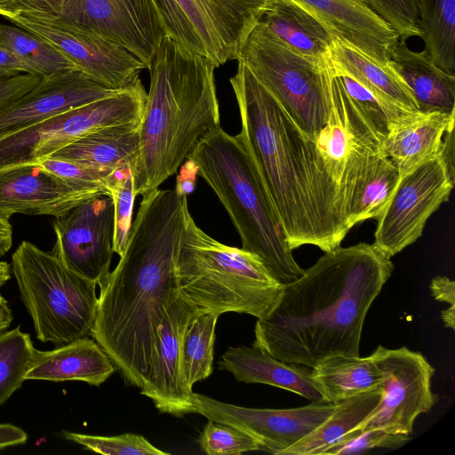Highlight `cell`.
<instances>
[{
	"mask_svg": "<svg viewBox=\"0 0 455 455\" xmlns=\"http://www.w3.org/2000/svg\"><path fill=\"white\" fill-rule=\"evenodd\" d=\"M455 114L411 112L393 124L382 140L381 154L401 176L441 154Z\"/></svg>",
	"mask_w": 455,
	"mask_h": 455,
	"instance_id": "cell-22",
	"label": "cell"
},
{
	"mask_svg": "<svg viewBox=\"0 0 455 455\" xmlns=\"http://www.w3.org/2000/svg\"><path fill=\"white\" fill-rule=\"evenodd\" d=\"M14 25L38 35L56 47L86 76L113 90L140 80L145 63L124 45L108 38L73 30L45 20L16 17Z\"/></svg>",
	"mask_w": 455,
	"mask_h": 455,
	"instance_id": "cell-16",
	"label": "cell"
},
{
	"mask_svg": "<svg viewBox=\"0 0 455 455\" xmlns=\"http://www.w3.org/2000/svg\"><path fill=\"white\" fill-rule=\"evenodd\" d=\"M441 318L445 327L455 329V306H450L448 308L441 311Z\"/></svg>",
	"mask_w": 455,
	"mask_h": 455,
	"instance_id": "cell-49",
	"label": "cell"
},
{
	"mask_svg": "<svg viewBox=\"0 0 455 455\" xmlns=\"http://www.w3.org/2000/svg\"><path fill=\"white\" fill-rule=\"evenodd\" d=\"M52 252L79 275L100 285L109 273L114 253V206L99 195L54 218Z\"/></svg>",
	"mask_w": 455,
	"mask_h": 455,
	"instance_id": "cell-14",
	"label": "cell"
},
{
	"mask_svg": "<svg viewBox=\"0 0 455 455\" xmlns=\"http://www.w3.org/2000/svg\"><path fill=\"white\" fill-rule=\"evenodd\" d=\"M116 370L114 363L98 342L86 336L57 346L52 350L36 349L25 379L80 380L100 386Z\"/></svg>",
	"mask_w": 455,
	"mask_h": 455,
	"instance_id": "cell-24",
	"label": "cell"
},
{
	"mask_svg": "<svg viewBox=\"0 0 455 455\" xmlns=\"http://www.w3.org/2000/svg\"><path fill=\"white\" fill-rule=\"evenodd\" d=\"M230 84L241 132L290 248L315 245L324 252L346 236L320 184L306 137L271 92L238 61Z\"/></svg>",
	"mask_w": 455,
	"mask_h": 455,
	"instance_id": "cell-3",
	"label": "cell"
},
{
	"mask_svg": "<svg viewBox=\"0 0 455 455\" xmlns=\"http://www.w3.org/2000/svg\"><path fill=\"white\" fill-rule=\"evenodd\" d=\"M10 265L41 342L57 347L91 334L98 307L96 283L28 241L19 244Z\"/></svg>",
	"mask_w": 455,
	"mask_h": 455,
	"instance_id": "cell-8",
	"label": "cell"
},
{
	"mask_svg": "<svg viewBox=\"0 0 455 455\" xmlns=\"http://www.w3.org/2000/svg\"><path fill=\"white\" fill-rule=\"evenodd\" d=\"M28 74L23 63L0 43V76H12Z\"/></svg>",
	"mask_w": 455,
	"mask_h": 455,
	"instance_id": "cell-46",
	"label": "cell"
},
{
	"mask_svg": "<svg viewBox=\"0 0 455 455\" xmlns=\"http://www.w3.org/2000/svg\"><path fill=\"white\" fill-rule=\"evenodd\" d=\"M409 436L380 428L353 430L331 445L323 454H353L374 448H397L405 444L410 439Z\"/></svg>",
	"mask_w": 455,
	"mask_h": 455,
	"instance_id": "cell-41",
	"label": "cell"
},
{
	"mask_svg": "<svg viewBox=\"0 0 455 455\" xmlns=\"http://www.w3.org/2000/svg\"><path fill=\"white\" fill-rule=\"evenodd\" d=\"M176 276L178 293L196 314H248L265 317L283 285L262 259L243 248L226 245L203 231L188 211L181 234Z\"/></svg>",
	"mask_w": 455,
	"mask_h": 455,
	"instance_id": "cell-6",
	"label": "cell"
},
{
	"mask_svg": "<svg viewBox=\"0 0 455 455\" xmlns=\"http://www.w3.org/2000/svg\"><path fill=\"white\" fill-rule=\"evenodd\" d=\"M315 17L332 35L372 60L390 63L399 36L365 0H292Z\"/></svg>",
	"mask_w": 455,
	"mask_h": 455,
	"instance_id": "cell-21",
	"label": "cell"
},
{
	"mask_svg": "<svg viewBox=\"0 0 455 455\" xmlns=\"http://www.w3.org/2000/svg\"><path fill=\"white\" fill-rule=\"evenodd\" d=\"M108 196L114 206L113 250L121 257L128 241L134 200L137 196L131 166L113 174L108 183Z\"/></svg>",
	"mask_w": 455,
	"mask_h": 455,
	"instance_id": "cell-36",
	"label": "cell"
},
{
	"mask_svg": "<svg viewBox=\"0 0 455 455\" xmlns=\"http://www.w3.org/2000/svg\"><path fill=\"white\" fill-rule=\"evenodd\" d=\"M13 319V315L7 300L0 292V332L5 331Z\"/></svg>",
	"mask_w": 455,
	"mask_h": 455,
	"instance_id": "cell-48",
	"label": "cell"
},
{
	"mask_svg": "<svg viewBox=\"0 0 455 455\" xmlns=\"http://www.w3.org/2000/svg\"><path fill=\"white\" fill-rule=\"evenodd\" d=\"M275 0H176L217 67L237 60L255 25Z\"/></svg>",
	"mask_w": 455,
	"mask_h": 455,
	"instance_id": "cell-18",
	"label": "cell"
},
{
	"mask_svg": "<svg viewBox=\"0 0 455 455\" xmlns=\"http://www.w3.org/2000/svg\"><path fill=\"white\" fill-rule=\"evenodd\" d=\"M11 265L0 260V288L11 278Z\"/></svg>",
	"mask_w": 455,
	"mask_h": 455,
	"instance_id": "cell-50",
	"label": "cell"
},
{
	"mask_svg": "<svg viewBox=\"0 0 455 455\" xmlns=\"http://www.w3.org/2000/svg\"><path fill=\"white\" fill-rule=\"evenodd\" d=\"M63 436L87 450L105 455H168L169 452L150 443L144 436L125 433L103 436L63 431Z\"/></svg>",
	"mask_w": 455,
	"mask_h": 455,
	"instance_id": "cell-37",
	"label": "cell"
},
{
	"mask_svg": "<svg viewBox=\"0 0 455 455\" xmlns=\"http://www.w3.org/2000/svg\"><path fill=\"white\" fill-rule=\"evenodd\" d=\"M390 64L410 89L419 112L455 114V76L435 65L425 50L413 52L399 38L391 50Z\"/></svg>",
	"mask_w": 455,
	"mask_h": 455,
	"instance_id": "cell-25",
	"label": "cell"
},
{
	"mask_svg": "<svg viewBox=\"0 0 455 455\" xmlns=\"http://www.w3.org/2000/svg\"><path fill=\"white\" fill-rule=\"evenodd\" d=\"M328 403H338L381 387L384 373L372 356L337 355L312 368Z\"/></svg>",
	"mask_w": 455,
	"mask_h": 455,
	"instance_id": "cell-29",
	"label": "cell"
},
{
	"mask_svg": "<svg viewBox=\"0 0 455 455\" xmlns=\"http://www.w3.org/2000/svg\"><path fill=\"white\" fill-rule=\"evenodd\" d=\"M152 3L164 36L186 50L206 56L200 39L176 0H152Z\"/></svg>",
	"mask_w": 455,
	"mask_h": 455,
	"instance_id": "cell-40",
	"label": "cell"
},
{
	"mask_svg": "<svg viewBox=\"0 0 455 455\" xmlns=\"http://www.w3.org/2000/svg\"><path fill=\"white\" fill-rule=\"evenodd\" d=\"M219 316L196 314L190 320L181 346V374L190 390L212 372L215 328Z\"/></svg>",
	"mask_w": 455,
	"mask_h": 455,
	"instance_id": "cell-33",
	"label": "cell"
},
{
	"mask_svg": "<svg viewBox=\"0 0 455 455\" xmlns=\"http://www.w3.org/2000/svg\"><path fill=\"white\" fill-rule=\"evenodd\" d=\"M106 195L99 188L59 178L36 164L0 170V214L58 218L89 198Z\"/></svg>",
	"mask_w": 455,
	"mask_h": 455,
	"instance_id": "cell-19",
	"label": "cell"
},
{
	"mask_svg": "<svg viewBox=\"0 0 455 455\" xmlns=\"http://www.w3.org/2000/svg\"><path fill=\"white\" fill-rule=\"evenodd\" d=\"M381 387L337 403L333 412L315 429L283 451L281 455H320L353 431L377 406Z\"/></svg>",
	"mask_w": 455,
	"mask_h": 455,
	"instance_id": "cell-30",
	"label": "cell"
},
{
	"mask_svg": "<svg viewBox=\"0 0 455 455\" xmlns=\"http://www.w3.org/2000/svg\"><path fill=\"white\" fill-rule=\"evenodd\" d=\"M454 171L442 154L401 176L376 219L374 246L389 258L416 242L429 217L450 198Z\"/></svg>",
	"mask_w": 455,
	"mask_h": 455,
	"instance_id": "cell-11",
	"label": "cell"
},
{
	"mask_svg": "<svg viewBox=\"0 0 455 455\" xmlns=\"http://www.w3.org/2000/svg\"><path fill=\"white\" fill-rule=\"evenodd\" d=\"M195 315V308L179 293L165 308L148 375L140 388L141 395L150 398L158 411L177 417L194 413V392L187 387L181 374V346Z\"/></svg>",
	"mask_w": 455,
	"mask_h": 455,
	"instance_id": "cell-17",
	"label": "cell"
},
{
	"mask_svg": "<svg viewBox=\"0 0 455 455\" xmlns=\"http://www.w3.org/2000/svg\"><path fill=\"white\" fill-rule=\"evenodd\" d=\"M260 20L295 52L314 60L331 61L334 36L315 17L292 0H275Z\"/></svg>",
	"mask_w": 455,
	"mask_h": 455,
	"instance_id": "cell-28",
	"label": "cell"
},
{
	"mask_svg": "<svg viewBox=\"0 0 455 455\" xmlns=\"http://www.w3.org/2000/svg\"><path fill=\"white\" fill-rule=\"evenodd\" d=\"M219 368L229 371L240 382L269 385L311 402L328 403L311 371L299 364L279 361L254 346L228 347L221 355Z\"/></svg>",
	"mask_w": 455,
	"mask_h": 455,
	"instance_id": "cell-23",
	"label": "cell"
},
{
	"mask_svg": "<svg viewBox=\"0 0 455 455\" xmlns=\"http://www.w3.org/2000/svg\"><path fill=\"white\" fill-rule=\"evenodd\" d=\"M338 75L340 76L343 85L348 95L369 118L377 132L383 139L393 124L400 121L409 113L413 112L384 102L350 76L344 74Z\"/></svg>",
	"mask_w": 455,
	"mask_h": 455,
	"instance_id": "cell-38",
	"label": "cell"
},
{
	"mask_svg": "<svg viewBox=\"0 0 455 455\" xmlns=\"http://www.w3.org/2000/svg\"><path fill=\"white\" fill-rule=\"evenodd\" d=\"M370 7L406 41L421 36L417 0H365Z\"/></svg>",
	"mask_w": 455,
	"mask_h": 455,
	"instance_id": "cell-42",
	"label": "cell"
},
{
	"mask_svg": "<svg viewBox=\"0 0 455 455\" xmlns=\"http://www.w3.org/2000/svg\"><path fill=\"white\" fill-rule=\"evenodd\" d=\"M401 175L389 159L382 156L371 178L362 189L351 212L349 227L377 219L392 196Z\"/></svg>",
	"mask_w": 455,
	"mask_h": 455,
	"instance_id": "cell-35",
	"label": "cell"
},
{
	"mask_svg": "<svg viewBox=\"0 0 455 455\" xmlns=\"http://www.w3.org/2000/svg\"><path fill=\"white\" fill-rule=\"evenodd\" d=\"M203 451L208 455H240L260 451L259 443L242 430L225 423L209 420L200 439Z\"/></svg>",
	"mask_w": 455,
	"mask_h": 455,
	"instance_id": "cell-39",
	"label": "cell"
},
{
	"mask_svg": "<svg viewBox=\"0 0 455 455\" xmlns=\"http://www.w3.org/2000/svg\"><path fill=\"white\" fill-rule=\"evenodd\" d=\"M140 123L104 127L87 133L51 156L106 172L131 166L140 150Z\"/></svg>",
	"mask_w": 455,
	"mask_h": 455,
	"instance_id": "cell-26",
	"label": "cell"
},
{
	"mask_svg": "<svg viewBox=\"0 0 455 455\" xmlns=\"http://www.w3.org/2000/svg\"><path fill=\"white\" fill-rule=\"evenodd\" d=\"M215 193L242 241L282 285L301 277L275 207L239 135L220 126L204 134L188 158Z\"/></svg>",
	"mask_w": 455,
	"mask_h": 455,
	"instance_id": "cell-5",
	"label": "cell"
},
{
	"mask_svg": "<svg viewBox=\"0 0 455 455\" xmlns=\"http://www.w3.org/2000/svg\"><path fill=\"white\" fill-rule=\"evenodd\" d=\"M236 60L271 92L305 137L315 136L325 125L331 106V61L295 52L261 20L247 36Z\"/></svg>",
	"mask_w": 455,
	"mask_h": 455,
	"instance_id": "cell-9",
	"label": "cell"
},
{
	"mask_svg": "<svg viewBox=\"0 0 455 455\" xmlns=\"http://www.w3.org/2000/svg\"><path fill=\"white\" fill-rule=\"evenodd\" d=\"M192 403L194 413L242 430L259 443L260 451L275 455L307 436L337 407V403L312 402L290 409L249 408L196 393L192 395Z\"/></svg>",
	"mask_w": 455,
	"mask_h": 455,
	"instance_id": "cell-15",
	"label": "cell"
},
{
	"mask_svg": "<svg viewBox=\"0 0 455 455\" xmlns=\"http://www.w3.org/2000/svg\"><path fill=\"white\" fill-rule=\"evenodd\" d=\"M40 80V76L31 74L0 76V108L31 90Z\"/></svg>",
	"mask_w": 455,
	"mask_h": 455,
	"instance_id": "cell-44",
	"label": "cell"
},
{
	"mask_svg": "<svg viewBox=\"0 0 455 455\" xmlns=\"http://www.w3.org/2000/svg\"><path fill=\"white\" fill-rule=\"evenodd\" d=\"M0 43L23 63L28 74L41 78L76 69L56 47L26 28L0 24Z\"/></svg>",
	"mask_w": 455,
	"mask_h": 455,
	"instance_id": "cell-32",
	"label": "cell"
},
{
	"mask_svg": "<svg viewBox=\"0 0 455 455\" xmlns=\"http://www.w3.org/2000/svg\"><path fill=\"white\" fill-rule=\"evenodd\" d=\"M35 351L20 326L0 332V406L21 387Z\"/></svg>",
	"mask_w": 455,
	"mask_h": 455,
	"instance_id": "cell-34",
	"label": "cell"
},
{
	"mask_svg": "<svg viewBox=\"0 0 455 455\" xmlns=\"http://www.w3.org/2000/svg\"><path fill=\"white\" fill-rule=\"evenodd\" d=\"M188 211L177 184L142 196L120 260L100 284L91 336L125 381L144 386L165 308L178 294L176 263Z\"/></svg>",
	"mask_w": 455,
	"mask_h": 455,
	"instance_id": "cell-1",
	"label": "cell"
},
{
	"mask_svg": "<svg viewBox=\"0 0 455 455\" xmlns=\"http://www.w3.org/2000/svg\"><path fill=\"white\" fill-rule=\"evenodd\" d=\"M424 50L443 71L455 76V0H417Z\"/></svg>",
	"mask_w": 455,
	"mask_h": 455,
	"instance_id": "cell-31",
	"label": "cell"
},
{
	"mask_svg": "<svg viewBox=\"0 0 455 455\" xmlns=\"http://www.w3.org/2000/svg\"><path fill=\"white\" fill-rule=\"evenodd\" d=\"M393 270L391 258L373 243L325 252L283 285L274 307L257 320L252 346L311 369L333 356L360 355L365 316Z\"/></svg>",
	"mask_w": 455,
	"mask_h": 455,
	"instance_id": "cell-2",
	"label": "cell"
},
{
	"mask_svg": "<svg viewBox=\"0 0 455 455\" xmlns=\"http://www.w3.org/2000/svg\"><path fill=\"white\" fill-rule=\"evenodd\" d=\"M216 68L208 57L164 37L148 69L140 150L132 168L136 196L158 189L197 141L220 126Z\"/></svg>",
	"mask_w": 455,
	"mask_h": 455,
	"instance_id": "cell-4",
	"label": "cell"
},
{
	"mask_svg": "<svg viewBox=\"0 0 455 455\" xmlns=\"http://www.w3.org/2000/svg\"><path fill=\"white\" fill-rule=\"evenodd\" d=\"M433 298L441 302L455 306V282L447 276L437 275L429 285Z\"/></svg>",
	"mask_w": 455,
	"mask_h": 455,
	"instance_id": "cell-45",
	"label": "cell"
},
{
	"mask_svg": "<svg viewBox=\"0 0 455 455\" xmlns=\"http://www.w3.org/2000/svg\"><path fill=\"white\" fill-rule=\"evenodd\" d=\"M331 59L336 73L350 76L382 101L419 111L410 89L390 63L379 64L336 37Z\"/></svg>",
	"mask_w": 455,
	"mask_h": 455,
	"instance_id": "cell-27",
	"label": "cell"
},
{
	"mask_svg": "<svg viewBox=\"0 0 455 455\" xmlns=\"http://www.w3.org/2000/svg\"><path fill=\"white\" fill-rule=\"evenodd\" d=\"M371 355L384 373L380 400L354 430L380 428L410 435L417 417L435 403L431 390L435 368L420 352L405 347L379 346Z\"/></svg>",
	"mask_w": 455,
	"mask_h": 455,
	"instance_id": "cell-12",
	"label": "cell"
},
{
	"mask_svg": "<svg viewBox=\"0 0 455 455\" xmlns=\"http://www.w3.org/2000/svg\"><path fill=\"white\" fill-rule=\"evenodd\" d=\"M382 140L333 72L327 122L306 140L324 196L346 235L353 207L383 156Z\"/></svg>",
	"mask_w": 455,
	"mask_h": 455,
	"instance_id": "cell-7",
	"label": "cell"
},
{
	"mask_svg": "<svg viewBox=\"0 0 455 455\" xmlns=\"http://www.w3.org/2000/svg\"><path fill=\"white\" fill-rule=\"evenodd\" d=\"M146 100L140 79L113 95L0 136V170L35 164L96 130L140 122Z\"/></svg>",
	"mask_w": 455,
	"mask_h": 455,
	"instance_id": "cell-10",
	"label": "cell"
},
{
	"mask_svg": "<svg viewBox=\"0 0 455 455\" xmlns=\"http://www.w3.org/2000/svg\"><path fill=\"white\" fill-rule=\"evenodd\" d=\"M27 433L12 424H0V451L5 448L26 443Z\"/></svg>",
	"mask_w": 455,
	"mask_h": 455,
	"instance_id": "cell-47",
	"label": "cell"
},
{
	"mask_svg": "<svg viewBox=\"0 0 455 455\" xmlns=\"http://www.w3.org/2000/svg\"><path fill=\"white\" fill-rule=\"evenodd\" d=\"M66 0H0V15L8 20L21 16L38 20L57 18Z\"/></svg>",
	"mask_w": 455,
	"mask_h": 455,
	"instance_id": "cell-43",
	"label": "cell"
},
{
	"mask_svg": "<svg viewBox=\"0 0 455 455\" xmlns=\"http://www.w3.org/2000/svg\"><path fill=\"white\" fill-rule=\"evenodd\" d=\"M45 20L113 40L148 70L164 37L152 0H66L59 16Z\"/></svg>",
	"mask_w": 455,
	"mask_h": 455,
	"instance_id": "cell-13",
	"label": "cell"
},
{
	"mask_svg": "<svg viewBox=\"0 0 455 455\" xmlns=\"http://www.w3.org/2000/svg\"><path fill=\"white\" fill-rule=\"evenodd\" d=\"M119 91L99 84L78 69L44 76L31 90L0 108V136Z\"/></svg>",
	"mask_w": 455,
	"mask_h": 455,
	"instance_id": "cell-20",
	"label": "cell"
}]
</instances>
